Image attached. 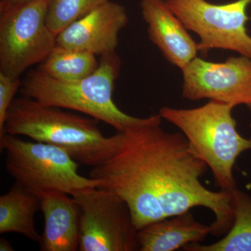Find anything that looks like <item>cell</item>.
I'll return each mask as SVG.
<instances>
[{"label":"cell","instance_id":"1","mask_svg":"<svg viewBox=\"0 0 251 251\" xmlns=\"http://www.w3.org/2000/svg\"><path fill=\"white\" fill-rule=\"evenodd\" d=\"M162 120L160 114L151 115L141 125L120 131L116 152L92 168L90 177L99 180L98 188L127 203L138 230L202 206L215 216L211 234L227 233L234 222L232 193L211 191L202 184L208 166L181 132L163 130Z\"/></svg>","mask_w":251,"mask_h":251},{"label":"cell","instance_id":"2","mask_svg":"<svg viewBox=\"0 0 251 251\" xmlns=\"http://www.w3.org/2000/svg\"><path fill=\"white\" fill-rule=\"evenodd\" d=\"M99 122L21 95L8 110L5 132L54 145L80 164L95 168L115 154L122 140L120 131L112 136L104 135Z\"/></svg>","mask_w":251,"mask_h":251},{"label":"cell","instance_id":"3","mask_svg":"<svg viewBox=\"0 0 251 251\" xmlns=\"http://www.w3.org/2000/svg\"><path fill=\"white\" fill-rule=\"evenodd\" d=\"M97 70L90 76L76 81H63L50 76L39 69L29 71L22 80L21 95L39 103L85 114L124 131L141 125L138 118L122 112L112 99L122 61L117 52L100 56Z\"/></svg>","mask_w":251,"mask_h":251},{"label":"cell","instance_id":"4","mask_svg":"<svg viewBox=\"0 0 251 251\" xmlns=\"http://www.w3.org/2000/svg\"><path fill=\"white\" fill-rule=\"evenodd\" d=\"M234 106L210 100L190 109L163 107L162 118L177 127L196 156L210 168L221 190L233 192L237 187L233 175L238 157L251 151V138L243 137L232 117Z\"/></svg>","mask_w":251,"mask_h":251},{"label":"cell","instance_id":"5","mask_svg":"<svg viewBox=\"0 0 251 251\" xmlns=\"http://www.w3.org/2000/svg\"><path fill=\"white\" fill-rule=\"evenodd\" d=\"M0 148L6 153L7 173L37 195L59 191L73 196L99 186L98 179L81 176L78 163L54 145L6 133L0 139Z\"/></svg>","mask_w":251,"mask_h":251},{"label":"cell","instance_id":"6","mask_svg":"<svg viewBox=\"0 0 251 251\" xmlns=\"http://www.w3.org/2000/svg\"><path fill=\"white\" fill-rule=\"evenodd\" d=\"M49 0L0 1V73L20 77L41 64L56 46L47 24Z\"/></svg>","mask_w":251,"mask_h":251},{"label":"cell","instance_id":"7","mask_svg":"<svg viewBox=\"0 0 251 251\" xmlns=\"http://www.w3.org/2000/svg\"><path fill=\"white\" fill-rule=\"evenodd\" d=\"M80 212V251H139L138 229L127 203L93 188L72 196Z\"/></svg>","mask_w":251,"mask_h":251},{"label":"cell","instance_id":"8","mask_svg":"<svg viewBox=\"0 0 251 251\" xmlns=\"http://www.w3.org/2000/svg\"><path fill=\"white\" fill-rule=\"evenodd\" d=\"M188 30L200 38V51L223 49L251 59V36L248 33V6L251 0L214 4L206 0H165Z\"/></svg>","mask_w":251,"mask_h":251},{"label":"cell","instance_id":"9","mask_svg":"<svg viewBox=\"0 0 251 251\" xmlns=\"http://www.w3.org/2000/svg\"><path fill=\"white\" fill-rule=\"evenodd\" d=\"M182 97L188 100L208 99L236 107L251 108V59L230 57L224 62L196 57L183 69Z\"/></svg>","mask_w":251,"mask_h":251},{"label":"cell","instance_id":"10","mask_svg":"<svg viewBox=\"0 0 251 251\" xmlns=\"http://www.w3.org/2000/svg\"><path fill=\"white\" fill-rule=\"evenodd\" d=\"M128 21L125 6L109 1L64 28L57 34L56 45L96 56L112 53Z\"/></svg>","mask_w":251,"mask_h":251},{"label":"cell","instance_id":"11","mask_svg":"<svg viewBox=\"0 0 251 251\" xmlns=\"http://www.w3.org/2000/svg\"><path fill=\"white\" fill-rule=\"evenodd\" d=\"M140 6L150 41L168 62L183 70L197 57L199 44L165 0H141Z\"/></svg>","mask_w":251,"mask_h":251},{"label":"cell","instance_id":"12","mask_svg":"<svg viewBox=\"0 0 251 251\" xmlns=\"http://www.w3.org/2000/svg\"><path fill=\"white\" fill-rule=\"evenodd\" d=\"M39 196L45 220L40 251H79L80 212L74 198L59 191H46Z\"/></svg>","mask_w":251,"mask_h":251},{"label":"cell","instance_id":"13","mask_svg":"<svg viewBox=\"0 0 251 251\" xmlns=\"http://www.w3.org/2000/svg\"><path fill=\"white\" fill-rule=\"evenodd\" d=\"M211 226L195 219L191 211L160 220L138 231L140 251H174L203 242Z\"/></svg>","mask_w":251,"mask_h":251},{"label":"cell","instance_id":"14","mask_svg":"<svg viewBox=\"0 0 251 251\" xmlns=\"http://www.w3.org/2000/svg\"><path fill=\"white\" fill-rule=\"evenodd\" d=\"M39 209V195L15 181L11 189L0 197V234H22L39 244L41 236L34 223V216Z\"/></svg>","mask_w":251,"mask_h":251},{"label":"cell","instance_id":"15","mask_svg":"<svg viewBox=\"0 0 251 251\" xmlns=\"http://www.w3.org/2000/svg\"><path fill=\"white\" fill-rule=\"evenodd\" d=\"M234 222L226 236L219 241L204 245L190 244L183 248L187 251H251V198L236 188L232 192Z\"/></svg>","mask_w":251,"mask_h":251},{"label":"cell","instance_id":"16","mask_svg":"<svg viewBox=\"0 0 251 251\" xmlns=\"http://www.w3.org/2000/svg\"><path fill=\"white\" fill-rule=\"evenodd\" d=\"M99 64L95 54L56 45L38 69L57 80L76 81L94 74Z\"/></svg>","mask_w":251,"mask_h":251},{"label":"cell","instance_id":"17","mask_svg":"<svg viewBox=\"0 0 251 251\" xmlns=\"http://www.w3.org/2000/svg\"><path fill=\"white\" fill-rule=\"evenodd\" d=\"M110 0H49L47 24L57 36L68 25Z\"/></svg>","mask_w":251,"mask_h":251},{"label":"cell","instance_id":"18","mask_svg":"<svg viewBox=\"0 0 251 251\" xmlns=\"http://www.w3.org/2000/svg\"><path fill=\"white\" fill-rule=\"evenodd\" d=\"M22 80L20 77H12L0 73V139L5 134L6 114L14 101L15 95L21 90Z\"/></svg>","mask_w":251,"mask_h":251},{"label":"cell","instance_id":"19","mask_svg":"<svg viewBox=\"0 0 251 251\" xmlns=\"http://www.w3.org/2000/svg\"><path fill=\"white\" fill-rule=\"evenodd\" d=\"M0 251H14V249L9 241L6 240L4 238H1L0 239Z\"/></svg>","mask_w":251,"mask_h":251},{"label":"cell","instance_id":"20","mask_svg":"<svg viewBox=\"0 0 251 251\" xmlns=\"http://www.w3.org/2000/svg\"><path fill=\"white\" fill-rule=\"evenodd\" d=\"M6 1L12 3H21L25 2V1H30V0H6Z\"/></svg>","mask_w":251,"mask_h":251}]
</instances>
